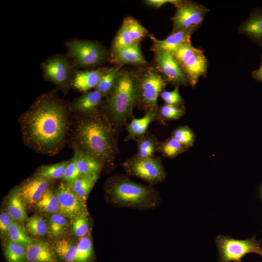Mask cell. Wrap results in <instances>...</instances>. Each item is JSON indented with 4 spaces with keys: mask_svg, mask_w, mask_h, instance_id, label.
<instances>
[{
    "mask_svg": "<svg viewBox=\"0 0 262 262\" xmlns=\"http://www.w3.org/2000/svg\"><path fill=\"white\" fill-rule=\"evenodd\" d=\"M69 161H65L54 164L43 166L40 167L38 175L48 180L62 178Z\"/></svg>",
    "mask_w": 262,
    "mask_h": 262,
    "instance_id": "obj_33",
    "label": "cell"
},
{
    "mask_svg": "<svg viewBox=\"0 0 262 262\" xmlns=\"http://www.w3.org/2000/svg\"><path fill=\"white\" fill-rule=\"evenodd\" d=\"M122 65L109 68L108 71L101 78L95 90L101 93L103 96L108 95L111 92L119 74V70Z\"/></svg>",
    "mask_w": 262,
    "mask_h": 262,
    "instance_id": "obj_26",
    "label": "cell"
},
{
    "mask_svg": "<svg viewBox=\"0 0 262 262\" xmlns=\"http://www.w3.org/2000/svg\"><path fill=\"white\" fill-rule=\"evenodd\" d=\"M108 69V67H100L87 71L76 70L72 86L82 92H86L92 88H96Z\"/></svg>",
    "mask_w": 262,
    "mask_h": 262,
    "instance_id": "obj_17",
    "label": "cell"
},
{
    "mask_svg": "<svg viewBox=\"0 0 262 262\" xmlns=\"http://www.w3.org/2000/svg\"><path fill=\"white\" fill-rule=\"evenodd\" d=\"M188 148L171 137L164 141L159 142L157 151L164 157L174 158L185 152Z\"/></svg>",
    "mask_w": 262,
    "mask_h": 262,
    "instance_id": "obj_25",
    "label": "cell"
},
{
    "mask_svg": "<svg viewBox=\"0 0 262 262\" xmlns=\"http://www.w3.org/2000/svg\"><path fill=\"white\" fill-rule=\"evenodd\" d=\"M158 120V116L153 113H146L142 118H133L130 123L126 125L128 136L125 141L136 139L146 133L150 123L154 121Z\"/></svg>",
    "mask_w": 262,
    "mask_h": 262,
    "instance_id": "obj_22",
    "label": "cell"
},
{
    "mask_svg": "<svg viewBox=\"0 0 262 262\" xmlns=\"http://www.w3.org/2000/svg\"><path fill=\"white\" fill-rule=\"evenodd\" d=\"M27 228L33 235L43 236L47 232V227L45 221L38 215H34L30 217L27 222Z\"/></svg>",
    "mask_w": 262,
    "mask_h": 262,
    "instance_id": "obj_37",
    "label": "cell"
},
{
    "mask_svg": "<svg viewBox=\"0 0 262 262\" xmlns=\"http://www.w3.org/2000/svg\"><path fill=\"white\" fill-rule=\"evenodd\" d=\"M44 78L67 92L72 83L75 66L67 54H57L49 58L41 64Z\"/></svg>",
    "mask_w": 262,
    "mask_h": 262,
    "instance_id": "obj_7",
    "label": "cell"
},
{
    "mask_svg": "<svg viewBox=\"0 0 262 262\" xmlns=\"http://www.w3.org/2000/svg\"><path fill=\"white\" fill-rule=\"evenodd\" d=\"M195 31L191 29L171 32L165 39L162 40L149 35L153 42L151 50L155 53L166 52L173 54L182 46L191 43V37Z\"/></svg>",
    "mask_w": 262,
    "mask_h": 262,
    "instance_id": "obj_14",
    "label": "cell"
},
{
    "mask_svg": "<svg viewBox=\"0 0 262 262\" xmlns=\"http://www.w3.org/2000/svg\"><path fill=\"white\" fill-rule=\"evenodd\" d=\"M80 115L73 133L74 147L95 156L104 164L113 163L118 151L116 127L98 110Z\"/></svg>",
    "mask_w": 262,
    "mask_h": 262,
    "instance_id": "obj_2",
    "label": "cell"
},
{
    "mask_svg": "<svg viewBox=\"0 0 262 262\" xmlns=\"http://www.w3.org/2000/svg\"><path fill=\"white\" fill-rule=\"evenodd\" d=\"M103 96L101 93L96 90L85 92L70 104V109L80 115L91 114L97 110Z\"/></svg>",
    "mask_w": 262,
    "mask_h": 262,
    "instance_id": "obj_18",
    "label": "cell"
},
{
    "mask_svg": "<svg viewBox=\"0 0 262 262\" xmlns=\"http://www.w3.org/2000/svg\"><path fill=\"white\" fill-rule=\"evenodd\" d=\"M160 96L165 104L184 105V101L180 94L179 86H176L172 91H163Z\"/></svg>",
    "mask_w": 262,
    "mask_h": 262,
    "instance_id": "obj_41",
    "label": "cell"
},
{
    "mask_svg": "<svg viewBox=\"0 0 262 262\" xmlns=\"http://www.w3.org/2000/svg\"><path fill=\"white\" fill-rule=\"evenodd\" d=\"M56 194L58 199L60 213L71 218L88 214L85 200L76 195L69 184L60 183Z\"/></svg>",
    "mask_w": 262,
    "mask_h": 262,
    "instance_id": "obj_12",
    "label": "cell"
},
{
    "mask_svg": "<svg viewBox=\"0 0 262 262\" xmlns=\"http://www.w3.org/2000/svg\"><path fill=\"white\" fill-rule=\"evenodd\" d=\"M7 232L11 241L27 246L32 243L31 239L23 228L15 221H13Z\"/></svg>",
    "mask_w": 262,
    "mask_h": 262,
    "instance_id": "obj_35",
    "label": "cell"
},
{
    "mask_svg": "<svg viewBox=\"0 0 262 262\" xmlns=\"http://www.w3.org/2000/svg\"><path fill=\"white\" fill-rule=\"evenodd\" d=\"M138 150L146 149L150 148L158 149L159 142L154 136L146 133L137 139Z\"/></svg>",
    "mask_w": 262,
    "mask_h": 262,
    "instance_id": "obj_42",
    "label": "cell"
},
{
    "mask_svg": "<svg viewBox=\"0 0 262 262\" xmlns=\"http://www.w3.org/2000/svg\"><path fill=\"white\" fill-rule=\"evenodd\" d=\"M171 137L188 148L193 147L194 145L195 134L187 126H181L176 128L172 132Z\"/></svg>",
    "mask_w": 262,
    "mask_h": 262,
    "instance_id": "obj_34",
    "label": "cell"
},
{
    "mask_svg": "<svg viewBox=\"0 0 262 262\" xmlns=\"http://www.w3.org/2000/svg\"><path fill=\"white\" fill-rule=\"evenodd\" d=\"M67 221L65 216L61 213H55L50 217L49 222V230L55 237H58L64 232Z\"/></svg>",
    "mask_w": 262,
    "mask_h": 262,
    "instance_id": "obj_36",
    "label": "cell"
},
{
    "mask_svg": "<svg viewBox=\"0 0 262 262\" xmlns=\"http://www.w3.org/2000/svg\"><path fill=\"white\" fill-rule=\"evenodd\" d=\"M28 262H58L49 245L44 242L32 243L27 246Z\"/></svg>",
    "mask_w": 262,
    "mask_h": 262,
    "instance_id": "obj_20",
    "label": "cell"
},
{
    "mask_svg": "<svg viewBox=\"0 0 262 262\" xmlns=\"http://www.w3.org/2000/svg\"><path fill=\"white\" fill-rule=\"evenodd\" d=\"M77 153V167L80 176L98 175L104 164L95 156L74 147Z\"/></svg>",
    "mask_w": 262,
    "mask_h": 262,
    "instance_id": "obj_21",
    "label": "cell"
},
{
    "mask_svg": "<svg viewBox=\"0 0 262 262\" xmlns=\"http://www.w3.org/2000/svg\"><path fill=\"white\" fill-rule=\"evenodd\" d=\"M135 43L131 37L126 28L122 24L113 42L111 50L131 46Z\"/></svg>",
    "mask_w": 262,
    "mask_h": 262,
    "instance_id": "obj_38",
    "label": "cell"
},
{
    "mask_svg": "<svg viewBox=\"0 0 262 262\" xmlns=\"http://www.w3.org/2000/svg\"><path fill=\"white\" fill-rule=\"evenodd\" d=\"M105 190L110 201L118 207L147 211L156 208L161 201L159 193L154 188L122 175L112 177Z\"/></svg>",
    "mask_w": 262,
    "mask_h": 262,
    "instance_id": "obj_3",
    "label": "cell"
},
{
    "mask_svg": "<svg viewBox=\"0 0 262 262\" xmlns=\"http://www.w3.org/2000/svg\"><path fill=\"white\" fill-rule=\"evenodd\" d=\"M27 246L10 240L4 249L5 256L8 262H25Z\"/></svg>",
    "mask_w": 262,
    "mask_h": 262,
    "instance_id": "obj_29",
    "label": "cell"
},
{
    "mask_svg": "<svg viewBox=\"0 0 262 262\" xmlns=\"http://www.w3.org/2000/svg\"><path fill=\"white\" fill-rule=\"evenodd\" d=\"M238 32L262 48V8L253 9L246 20L238 27Z\"/></svg>",
    "mask_w": 262,
    "mask_h": 262,
    "instance_id": "obj_16",
    "label": "cell"
},
{
    "mask_svg": "<svg viewBox=\"0 0 262 262\" xmlns=\"http://www.w3.org/2000/svg\"><path fill=\"white\" fill-rule=\"evenodd\" d=\"M251 74L252 78L255 81L262 83V53L261 54V64L259 68L253 70Z\"/></svg>",
    "mask_w": 262,
    "mask_h": 262,
    "instance_id": "obj_45",
    "label": "cell"
},
{
    "mask_svg": "<svg viewBox=\"0 0 262 262\" xmlns=\"http://www.w3.org/2000/svg\"><path fill=\"white\" fill-rule=\"evenodd\" d=\"M56 254L66 262H76L77 246L70 241L63 239L58 241L54 245Z\"/></svg>",
    "mask_w": 262,
    "mask_h": 262,
    "instance_id": "obj_28",
    "label": "cell"
},
{
    "mask_svg": "<svg viewBox=\"0 0 262 262\" xmlns=\"http://www.w3.org/2000/svg\"><path fill=\"white\" fill-rule=\"evenodd\" d=\"M186 112L184 105H172L164 104L159 108L158 115L159 122L165 124V121L176 120L181 118Z\"/></svg>",
    "mask_w": 262,
    "mask_h": 262,
    "instance_id": "obj_31",
    "label": "cell"
},
{
    "mask_svg": "<svg viewBox=\"0 0 262 262\" xmlns=\"http://www.w3.org/2000/svg\"><path fill=\"white\" fill-rule=\"evenodd\" d=\"M172 55L186 75L192 88L196 87L200 77L206 76L208 60L201 49L194 47L190 43L180 47Z\"/></svg>",
    "mask_w": 262,
    "mask_h": 262,
    "instance_id": "obj_9",
    "label": "cell"
},
{
    "mask_svg": "<svg viewBox=\"0 0 262 262\" xmlns=\"http://www.w3.org/2000/svg\"><path fill=\"white\" fill-rule=\"evenodd\" d=\"M40 211L56 213L59 211V205L56 194L51 189H48L35 204Z\"/></svg>",
    "mask_w": 262,
    "mask_h": 262,
    "instance_id": "obj_27",
    "label": "cell"
},
{
    "mask_svg": "<svg viewBox=\"0 0 262 262\" xmlns=\"http://www.w3.org/2000/svg\"><path fill=\"white\" fill-rule=\"evenodd\" d=\"M49 180L38 175L26 180L19 189L23 201L28 205L36 204L49 189Z\"/></svg>",
    "mask_w": 262,
    "mask_h": 262,
    "instance_id": "obj_15",
    "label": "cell"
},
{
    "mask_svg": "<svg viewBox=\"0 0 262 262\" xmlns=\"http://www.w3.org/2000/svg\"><path fill=\"white\" fill-rule=\"evenodd\" d=\"M122 166L128 175L150 185L159 184L166 177L161 159L153 156L142 157L136 154L123 163Z\"/></svg>",
    "mask_w": 262,
    "mask_h": 262,
    "instance_id": "obj_10",
    "label": "cell"
},
{
    "mask_svg": "<svg viewBox=\"0 0 262 262\" xmlns=\"http://www.w3.org/2000/svg\"><path fill=\"white\" fill-rule=\"evenodd\" d=\"M70 109L55 91L40 96L20 118L25 144L38 152L57 154L66 141Z\"/></svg>",
    "mask_w": 262,
    "mask_h": 262,
    "instance_id": "obj_1",
    "label": "cell"
},
{
    "mask_svg": "<svg viewBox=\"0 0 262 262\" xmlns=\"http://www.w3.org/2000/svg\"><path fill=\"white\" fill-rule=\"evenodd\" d=\"M65 44L67 55L77 67L96 66L102 63L106 57L104 47L95 41L74 38Z\"/></svg>",
    "mask_w": 262,
    "mask_h": 262,
    "instance_id": "obj_5",
    "label": "cell"
},
{
    "mask_svg": "<svg viewBox=\"0 0 262 262\" xmlns=\"http://www.w3.org/2000/svg\"><path fill=\"white\" fill-rule=\"evenodd\" d=\"M87 215H82L75 218L72 229L77 237L82 238L88 235L90 230V222Z\"/></svg>",
    "mask_w": 262,
    "mask_h": 262,
    "instance_id": "obj_39",
    "label": "cell"
},
{
    "mask_svg": "<svg viewBox=\"0 0 262 262\" xmlns=\"http://www.w3.org/2000/svg\"><path fill=\"white\" fill-rule=\"evenodd\" d=\"M175 14L172 17V32L183 30H196L201 25L210 10L199 3L186 0H179L175 5Z\"/></svg>",
    "mask_w": 262,
    "mask_h": 262,
    "instance_id": "obj_11",
    "label": "cell"
},
{
    "mask_svg": "<svg viewBox=\"0 0 262 262\" xmlns=\"http://www.w3.org/2000/svg\"><path fill=\"white\" fill-rule=\"evenodd\" d=\"M13 220L8 213L2 212L0 215V230L1 233L7 232Z\"/></svg>",
    "mask_w": 262,
    "mask_h": 262,
    "instance_id": "obj_43",
    "label": "cell"
},
{
    "mask_svg": "<svg viewBox=\"0 0 262 262\" xmlns=\"http://www.w3.org/2000/svg\"><path fill=\"white\" fill-rule=\"evenodd\" d=\"M155 54L156 67L169 82L176 86L189 84L186 75L172 54L166 52Z\"/></svg>",
    "mask_w": 262,
    "mask_h": 262,
    "instance_id": "obj_13",
    "label": "cell"
},
{
    "mask_svg": "<svg viewBox=\"0 0 262 262\" xmlns=\"http://www.w3.org/2000/svg\"><path fill=\"white\" fill-rule=\"evenodd\" d=\"M218 262H241L246 254L254 253L262 257L261 241L254 236L246 240L235 239L229 236L218 235L215 239Z\"/></svg>",
    "mask_w": 262,
    "mask_h": 262,
    "instance_id": "obj_6",
    "label": "cell"
},
{
    "mask_svg": "<svg viewBox=\"0 0 262 262\" xmlns=\"http://www.w3.org/2000/svg\"><path fill=\"white\" fill-rule=\"evenodd\" d=\"M139 97L138 104L146 113L155 114L159 117L158 98L169 82L164 76L152 68L145 71L142 76L139 77Z\"/></svg>",
    "mask_w": 262,
    "mask_h": 262,
    "instance_id": "obj_8",
    "label": "cell"
},
{
    "mask_svg": "<svg viewBox=\"0 0 262 262\" xmlns=\"http://www.w3.org/2000/svg\"><path fill=\"white\" fill-rule=\"evenodd\" d=\"M179 0H148L146 2L153 7L159 8L163 5L168 3H170L175 5Z\"/></svg>",
    "mask_w": 262,
    "mask_h": 262,
    "instance_id": "obj_44",
    "label": "cell"
},
{
    "mask_svg": "<svg viewBox=\"0 0 262 262\" xmlns=\"http://www.w3.org/2000/svg\"><path fill=\"white\" fill-rule=\"evenodd\" d=\"M22 201L19 189H17L10 194L7 206V213L10 216L15 220L20 222L25 221L27 218Z\"/></svg>",
    "mask_w": 262,
    "mask_h": 262,
    "instance_id": "obj_23",
    "label": "cell"
},
{
    "mask_svg": "<svg viewBox=\"0 0 262 262\" xmlns=\"http://www.w3.org/2000/svg\"><path fill=\"white\" fill-rule=\"evenodd\" d=\"M105 104V115L115 127L125 124L138 103L139 80L129 71L119 74Z\"/></svg>",
    "mask_w": 262,
    "mask_h": 262,
    "instance_id": "obj_4",
    "label": "cell"
},
{
    "mask_svg": "<svg viewBox=\"0 0 262 262\" xmlns=\"http://www.w3.org/2000/svg\"><path fill=\"white\" fill-rule=\"evenodd\" d=\"M123 25L133 41L139 43L147 34V30L132 17H127L123 21Z\"/></svg>",
    "mask_w": 262,
    "mask_h": 262,
    "instance_id": "obj_32",
    "label": "cell"
},
{
    "mask_svg": "<svg viewBox=\"0 0 262 262\" xmlns=\"http://www.w3.org/2000/svg\"><path fill=\"white\" fill-rule=\"evenodd\" d=\"M80 177V174L77 167V153L75 151L74 155L67 164L62 179L68 184H70Z\"/></svg>",
    "mask_w": 262,
    "mask_h": 262,
    "instance_id": "obj_40",
    "label": "cell"
},
{
    "mask_svg": "<svg viewBox=\"0 0 262 262\" xmlns=\"http://www.w3.org/2000/svg\"><path fill=\"white\" fill-rule=\"evenodd\" d=\"M76 262H91L94 256L92 242L89 235L80 238L77 244Z\"/></svg>",
    "mask_w": 262,
    "mask_h": 262,
    "instance_id": "obj_30",
    "label": "cell"
},
{
    "mask_svg": "<svg viewBox=\"0 0 262 262\" xmlns=\"http://www.w3.org/2000/svg\"><path fill=\"white\" fill-rule=\"evenodd\" d=\"M98 177V175L80 176L74 182L68 184L76 195L86 200Z\"/></svg>",
    "mask_w": 262,
    "mask_h": 262,
    "instance_id": "obj_24",
    "label": "cell"
},
{
    "mask_svg": "<svg viewBox=\"0 0 262 262\" xmlns=\"http://www.w3.org/2000/svg\"><path fill=\"white\" fill-rule=\"evenodd\" d=\"M111 60L119 65L124 64L145 65L147 61L141 52L139 43L116 50H111Z\"/></svg>",
    "mask_w": 262,
    "mask_h": 262,
    "instance_id": "obj_19",
    "label": "cell"
}]
</instances>
